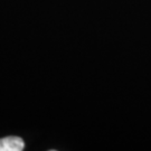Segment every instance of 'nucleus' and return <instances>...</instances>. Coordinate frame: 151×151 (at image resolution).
<instances>
[{"mask_svg": "<svg viewBox=\"0 0 151 151\" xmlns=\"http://www.w3.org/2000/svg\"><path fill=\"white\" fill-rule=\"evenodd\" d=\"M25 142L19 137H6L0 139V151H22Z\"/></svg>", "mask_w": 151, "mask_h": 151, "instance_id": "1", "label": "nucleus"}]
</instances>
